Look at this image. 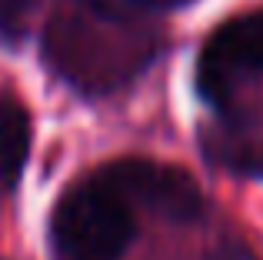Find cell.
I'll return each mask as SVG.
<instances>
[{"label": "cell", "instance_id": "cell-5", "mask_svg": "<svg viewBox=\"0 0 263 260\" xmlns=\"http://www.w3.org/2000/svg\"><path fill=\"white\" fill-rule=\"evenodd\" d=\"M37 7H40V0H0V37H7V40L24 37Z\"/></svg>", "mask_w": 263, "mask_h": 260}, {"label": "cell", "instance_id": "cell-1", "mask_svg": "<svg viewBox=\"0 0 263 260\" xmlns=\"http://www.w3.org/2000/svg\"><path fill=\"white\" fill-rule=\"evenodd\" d=\"M134 203L100 174L73 183L53 210V240L64 260H117L137 237Z\"/></svg>", "mask_w": 263, "mask_h": 260}, {"label": "cell", "instance_id": "cell-2", "mask_svg": "<svg viewBox=\"0 0 263 260\" xmlns=\"http://www.w3.org/2000/svg\"><path fill=\"white\" fill-rule=\"evenodd\" d=\"M263 73V13L223 24L200 53V90L227 97L233 87Z\"/></svg>", "mask_w": 263, "mask_h": 260}, {"label": "cell", "instance_id": "cell-6", "mask_svg": "<svg viewBox=\"0 0 263 260\" xmlns=\"http://www.w3.org/2000/svg\"><path fill=\"white\" fill-rule=\"evenodd\" d=\"M213 260H257V254L243 244H223V247H217Z\"/></svg>", "mask_w": 263, "mask_h": 260}, {"label": "cell", "instance_id": "cell-4", "mask_svg": "<svg viewBox=\"0 0 263 260\" xmlns=\"http://www.w3.org/2000/svg\"><path fill=\"white\" fill-rule=\"evenodd\" d=\"M30 154V117L27 110L0 90V194L17 187Z\"/></svg>", "mask_w": 263, "mask_h": 260}, {"label": "cell", "instance_id": "cell-3", "mask_svg": "<svg viewBox=\"0 0 263 260\" xmlns=\"http://www.w3.org/2000/svg\"><path fill=\"white\" fill-rule=\"evenodd\" d=\"M103 180H110L134 207H147L163 217H193L200 210V190L193 177L183 170L167 167L154 160H120L100 170Z\"/></svg>", "mask_w": 263, "mask_h": 260}]
</instances>
